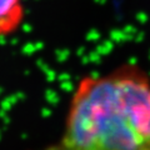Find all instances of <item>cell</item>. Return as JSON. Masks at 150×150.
Masks as SVG:
<instances>
[{"label": "cell", "instance_id": "cell-1", "mask_svg": "<svg viewBox=\"0 0 150 150\" xmlns=\"http://www.w3.org/2000/svg\"><path fill=\"white\" fill-rule=\"evenodd\" d=\"M119 109L126 123L150 150V88L142 79L119 78L114 80Z\"/></svg>", "mask_w": 150, "mask_h": 150}, {"label": "cell", "instance_id": "cell-2", "mask_svg": "<svg viewBox=\"0 0 150 150\" xmlns=\"http://www.w3.org/2000/svg\"><path fill=\"white\" fill-rule=\"evenodd\" d=\"M26 14L25 0H0V39L21 29Z\"/></svg>", "mask_w": 150, "mask_h": 150}, {"label": "cell", "instance_id": "cell-3", "mask_svg": "<svg viewBox=\"0 0 150 150\" xmlns=\"http://www.w3.org/2000/svg\"><path fill=\"white\" fill-rule=\"evenodd\" d=\"M129 63L135 64V63H137V59H135V58H131V59H129Z\"/></svg>", "mask_w": 150, "mask_h": 150}]
</instances>
